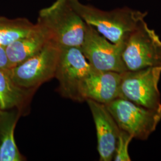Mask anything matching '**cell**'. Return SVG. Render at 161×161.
Masks as SVG:
<instances>
[{"label":"cell","mask_w":161,"mask_h":161,"mask_svg":"<svg viewBox=\"0 0 161 161\" xmlns=\"http://www.w3.org/2000/svg\"><path fill=\"white\" fill-rule=\"evenodd\" d=\"M72 8L83 20L94 27L112 43L124 44L129 36L144 20L147 12L124 7L104 11L85 5L79 0H69Z\"/></svg>","instance_id":"obj_1"},{"label":"cell","mask_w":161,"mask_h":161,"mask_svg":"<svg viewBox=\"0 0 161 161\" xmlns=\"http://www.w3.org/2000/svg\"><path fill=\"white\" fill-rule=\"evenodd\" d=\"M37 23L47 30L52 42L60 48H80L84 42L87 25L69 0H56L51 6L41 9Z\"/></svg>","instance_id":"obj_2"},{"label":"cell","mask_w":161,"mask_h":161,"mask_svg":"<svg viewBox=\"0 0 161 161\" xmlns=\"http://www.w3.org/2000/svg\"><path fill=\"white\" fill-rule=\"evenodd\" d=\"M122 56L127 70L161 67V40L144 20L124 44Z\"/></svg>","instance_id":"obj_3"},{"label":"cell","mask_w":161,"mask_h":161,"mask_svg":"<svg viewBox=\"0 0 161 161\" xmlns=\"http://www.w3.org/2000/svg\"><path fill=\"white\" fill-rule=\"evenodd\" d=\"M105 106L119 129L138 140L149 138L161 120V110L147 108L122 98H117Z\"/></svg>","instance_id":"obj_4"},{"label":"cell","mask_w":161,"mask_h":161,"mask_svg":"<svg viewBox=\"0 0 161 161\" xmlns=\"http://www.w3.org/2000/svg\"><path fill=\"white\" fill-rule=\"evenodd\" d=\"M60 48L50 42L41 51L7 71L17 86L29 90L54 78Z\"/></svg>","instance_id":"obj_5"},{"label":"cell","mask_w":161,"mask_h":161,"mask_svg":"<svg viewBox=\"0 0 161 161\" xmlns=\"http://www.w3.org/2000/svg\"><path fill=\"white\" fill-rule=\"evenodd\" d=\"M161 67L121 73L119 97L152 109L161 110L158 84Z\"/></svg>","instance_id":"obj_6"},{"label":"cell","mask_w":161,"mask_h":161,"mask_svg":"<svg viewBox=\"0 0 161 161\" xmlns=\"http://www.w3.org/2000/svg\"><path fill=\"white\" fill-rule=\"evenodd\" d=\"M92 69L80 47H61L54 76L58 82L61 94L64 97L82 102L80 86Z\"/></svg>","instance_id":"obj_7"},{"label":"cell","mask_w":161,"mask_h":161,"mask_svg":"<svg viewBox=\"0 0 161 161\" xmlns=\"http://www.w3.org/2000/svg\"><path fill=\"white\" fill-rule=\"evenodd\" d=\"M86 25V36L80 49L92 67L120 74L127 71L122 56L124 44L111 42L92 26Z\"/></svg>","instance_id":"obj_8"},{"label":"cell","mask_w":161,"mask_h":161,"mask_svg":"<svg viewBox=\"0 0 161 161\" xmlns=\"http://www.w3.org/2000/svg\"><path fill=\"white\" fill-rule=\"evenodd\" d=\"M86 102L96 126L100 161H112L120 129L105 104L90 99Z\"/></svg>","instance_id":"obj_9"},{"label":"cell","mask_w":161,"mask_h":161,"mask_svg":"<svg viewBox=\"0 0 161 161\" xmlns=\"http://www.w3.org/2000/svg\"><path fill=\"white\" fill-rule=\"evenodd\" d=\"M121 80L120 73L92 68L80 86L82 102L90 99L106 104L119 97Z\"/></svg>","instance_id":"obj_10"},{"label":"cell","mask_w":161,"mask_h":161,"mask_svg":"<svg viewBox=\"0 0 161 161\" xmlns=\"http://www.w3.org/2000/svg\"><path fill=\"white\" fill-rule=\"evenodd\" d=\"M36 24V28L31 34L5 47L11 68L34 56L52 42L47 30L39 23Z\"/></svg>","instance_id":"obj_11"},{"label":"cell","mask_w":161,"mask_h":161,"mask_svg":"<svg viewBox=\"0 0 161 161\" xmlns=\"http://www.w3.org/2000/svg\"><path fill=\"white\" fill-rule=\"evenodd\" d=\"M18 118L17 112L0 110V161H22L14 137Z\"/></svg>","instance_id":"obj_12"},{"label":"cell","mask_w":161,"mask_h":161,"mask_svg":"<svg viewBox=\"0 0 161 161\" xmlns=\"http://www.w3.org/2000/svg\"><path fill=\"white\" fill-rule=\"evenodd\" d=\"M27 92L14 83L7 71L0 69V110L20 106L26 100Z\"/></svg>","instance_id":"obj_13"},{"label":"cell","mask_w":161,"mask_h":161,"mask_svg":"<svg viewBox=\"0 0 161 161\" xmlns=\"http://www.w3.org/2000/svg\"><path fill=\"white\" fill-rule=\"evenodd\" d=\"M36 27L28 19H20L16 23L0 25V46L6 47L12 42L28 35Z\"/></svg>","instance_id":"obj_14"},{"label":"cell","mask_w":161,"mask_h":161,"mask_svg":"<svg viewBox=\"0 0 161 161\" xmlns=\"http://www.w3.org/2000/svg\"><path fill=\"white\" fill-rule=\"evenodd\" d=\"M132 138H134L130 134L120 130L114 157V161H131L128 153V146Z\"/></svg>","instance_id":"obj_15"},{"label":"cell","mask_w":161,"mask_h":161,"mask_svg":"<svg viewBox=\"0 0 161 161\" xmlns=\"http://www.w3.org/2000/svg\"><path fill=\"white\" fill-rule=\"evenodd\" d=\"M0 69L8 71L11 69L10 64L6 54L5 47L0 46Z\"/></svg>","instance_id":"obj_16"},{"label":"cell","mask_w":161,"mask_h":161,"mask_svg":"<svg viewBox=\"0 0 161 161\" xmlns=\"http://www.w3.org/2000/svg\"><path fill=\"white\" fill-rule=\"evenodd\" d=\"M1 47H2V46H1Z\"/></svg>","instance_id":"obj_17"}]
</instances>
